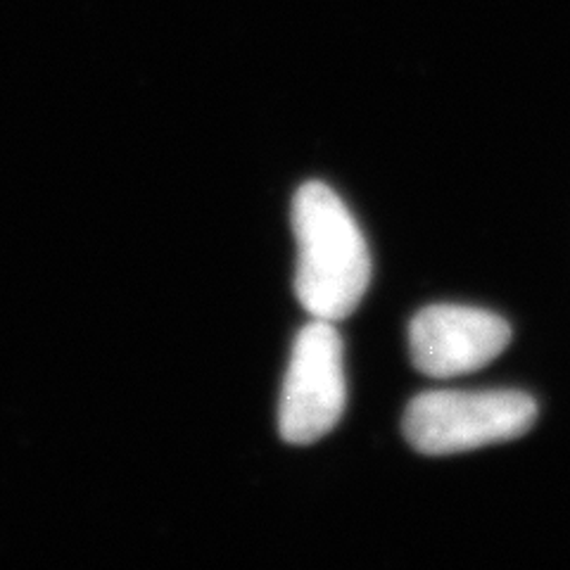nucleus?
Instances as JSON below:
<instances>
[{"mask_svg": "<svg viewBox=\"0 0 570 570\" xmlns=\"http://www.w3.org/2000/svg\"><path fill=\"white\" fill-rule=\"evenodd\" d=\"M293 230L299 305L318 321L347 318L371 283L368 247L350 209L326 184L309 181L295 193Z\"/></svg>", "mask_w": 570, "mask_h": 570, "instance_id": "obj_1", "label": "nucleus"}, {"mask_svg": "<svg viewBox=\"0 0 570 570\" xmlns=\"http://www.w3.org/2000/svg\"><path fill=\"white\" fill-rule=\"evenodd\" d=\"M538 421V402L519 390H433L404 412V438L425 456L461 454L519 440Z\"/></svg>", "mask_w": 570, "mask_h": 570, "instance_id": "obj_2", "label": "nucleus"}, {"mask_svg": "<svg viewBox=\"0 0 570 570\" xmlns=\"http://www.w3.org/2000/svg\"><path fill=\"white\" fill-rule=\"evenodd\" d=\"M343 341L331 321L314 318L295 337L285 373L278 428L288 444L326 438L345 412Z\"/></svg>", "mask_w": 570, "mask_h": 570, "instance_id": "obj_3", "label": "nucleus"}, {"mask_svg": "<svg viewBox=\"0 0 570 570\" xmlns=\"http://www.w3.org/2000/svg\"><path fill=\"white\" fill-rule=\"evenodd\" d=\"M511 328L502 316L475 307L435 305L409 326L414 366L431 379L466 376L509 347Z\"/></svg>", "mask_w": 570, "mask_h": 570, "instance_id": "obj_4", "label": "nucleus"}]
</instances>
